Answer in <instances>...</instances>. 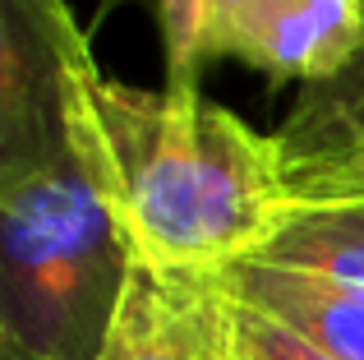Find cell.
I'll return each mask as SVG.
<instances>
[{"label": "cell", "instance_id": "6da1fadb", "mask_svg": "<svg viewBox=\"0 0 364 360\" xmlns=\"http://www.w3.org/2000/svg\"><path fill=\"white\" fill-rule=\"evenodd\" d=\"M92 70L65 0H0V360H102L129 282Z\"/></svg>", "mask_w": 364, "mask_h": 360}, {"label": "cell", "instance_id": "7a4b0ae2", "mask_svg": "<svg viewBox=\"0 0 364 360\" xmlns=\"http://www.w3.org/2000/svg\"><path fill=\"white\" fill-rule=\"evenodd\" d=\"M88 97L139 263L217 277L272 240L291 208L272 134H254L198 88L143 92L92 70Z\"/></svg>", "mask_w": 364, "mask_h": 360}, {"label": "cell", "instance_id": "3957f363", "mask_svg": "<svg viewBox=\"0 0 364 360\" xmlns=\"http://www.w3.org/2000/svg\"><path fill=\"white\" fill-rule=\"evenodd\" d=\"M364 0H208L203 65L240 60L267 79L318 83L355 60Z\"/></svg>", "mask_w": 364, "mask_h": 360}, {"label": "cell", "instance_id": "277c9868", "mask_svg": "<svg viewBox=\"0 0 364 360\" xmlns=\"http://www.w3.org/2000/svg\"><path fill=\"white\" fill-rule=\"evenodd\" d=\"M272 144L291 203L364 198V42L346 70L295 92Z\"/></svg>", "mask_w": 364, "mask_h": 360}, {"label": "cell", "instance_id": "5b68a950", "mask_svg": "<svg viewBox=\"0 0 364 360\" xmlns=\"http://www.w3.org/2000/svg\"><path fill=\"white\" fill-rule=\"evenodd\" d=\"M226 296H235L249 309H263L291 333L309 337L337 360H364V287L277 263H235L217 272Z\"/></svg>", "mask_w": 364, "mask_h": 360}, {"label": "cell", "instance_id": "8992f818", "mask_svg": "<svg viewBox=\"0 0 364 360\" xmlns=\"http://www.w3.org/2000/svg\"><path fill=\"white\" fill-rule=\"evenodd\" d=\"M203 272H161L134 259L102 360H194Z\"/></svg>", "mask_w": 364, "mask_h": 360}, {"label": "cell", "instance_id": "52a82bcc", "mask_svg": "<svg viewBox=\"0 0 364 360\" xmlns=\"http://www.w3.org/2000/svg\"><path fill=\"white\" fill-rule=\"evenodd\" d=\"M254 259L364 287V198L291 203L277 222L272 240Z\"/></svg>", "mask_w": 364, "mask_h": 360}, {"label": "cell", "instance_id": "ba28073f", "mask_svg": "<svg viewBox=\"0 0 364 360\" xmlns=\"http://www.w3.org/2000/svg\"><path fill=\"white\" fill-rule=\"evenodd\" d=\"M124 0H102V14L120 9ZM203 5L208 0H152L166 51V88H198L203 70Z\"/></svg>", "mask_w": 364, "mask_h": 360}, {"label": "cell", "instance_id": "9c48e42d", "mask_svg": "<svg viewBox=\"0 0 364 360\" xmlns=\"http://www.w3.org/2000/svg\"><path fill=\"white\" fill-rule=\"evenodd\" d=\"M217 287H222V282H217ZM226 300H231L235 328H240V337H245L249 351H254V360H337V356L323 351V346H314L309 337H300V333H291L286 324H277L272 314L249 309L235 296H226Z\"/></svg>", "mask_w": 364, "mask_h": 360}, {"label": "cell", "instance_id": "30bf717a", "mask_svg": "<svg viewBox=\"0 0 364 360\" xmlns=\"http://www.w3.org/2000/svg\"><path fill=\"white\" fill-rule=\"evenodd\" d=\"M194 360H254L245 346L240 328H235L231 300L217 287V277L203 282V309H198V356Z\"/></svg>", "mask_w": 364, "mask_h": 360}]
</instances>
